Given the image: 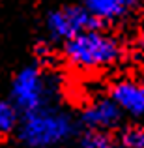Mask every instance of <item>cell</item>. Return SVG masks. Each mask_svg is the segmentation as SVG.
I'll return each instance as SVG.
<instances>
[{"mask_svg": "<svg viewBox=\"0 0 144 148\" xmlns=\"http://www.w3.org/2000/svg\"><path fill=\"white\" fill-rule=\"evenodd\" d=\"M62 58L71 68L83 71H103L118 66L126 56L122 40L114 34L94 26L73 36L60 45Z\"/></svg>", "mask_w": 144, "mask_h": 148, "instance_id": "1", "label": "cell"}, {"mask_svg": "<svg viewBox=\"0 0 144 148\" xmlns=\"http://www.w3.org/2000/svg\"><path fill=\"white\" fill-rule=\"evenodd\" d=\"M79 122L53 103L26 111L21 114V122L15 131V139L23 146L30 148H49L60 146L77 137Z\"/></svg>", "mask_w": 144, "mask_h": 148, "instance_id": "2", "label": "cell"}, {"mask_svg": "<svg viewBox=\"0 0 144 148\" xmlns=\"http://www.w3.org/2000/svg\"><path fill=\"white\" fill-rule=\"evenodd\" d=\"M54 83L41 62H30L13 73L10 83V98L21 112L34 111L53 103Z\"/></svg>", "mask_w": 144, "mask_h": 148, "instance_id": "3", "label": "cell"}, {"mask_svg": "<svg viewBox=\"0 0 144 148\" xmlns=\"http://www.w3.org/2000/svg\"><path fill=\"white\" fill-rule=\"evenodd\" d=\"M94 26H101L94 15L86 10L81 2L60 4L45 11L43 15V30L45 38L51 40L54 45L64 43L73 36L84 32Z\"/></svg>", "mask_w": 144, "mask_h": 148, "instance_id": "4", "label": "cell"}, {"mask_svg": "<svg viewBox=\"0 0 144 148\" xmlns=\"http://www.w3.org/2000/svg\"><path fill=\"white\" fill-rule=\"evenodd\" d=\"M124 112L111 96H99L90 99L79 114V124L88 130H103V131H114L122 126Z\"/></svg>", "mask_w": 144, "mask_h": 148, "instance_id": "5", "label": "cell"}, {"mask_svg": "<svg viewBox=\"0 0 144 148\" xmlns=\"http://www.w3.org/2000/svg\"><path fill=\"white\" fill-rule=\"evenodd\" d=\"M109 96L122 109L124 116L144 120V84L141 79H118L111 84Z\"/></svg>", "mask_w": 144, "mask_h": 148, "instance_id": "6", "label": "cell"}, {"mask_svg": "<svg viewBox=\"0 0 144 148\" xmlns=\"http://www.w3.org/2000/svg\"><path fill=\"white\" fill-rule=\"evenodd\" d=\"M88 11L101 23H118L133 11L127 0H79Z\"/></svg>", "mask_w": 144, "mask_h": 148, "instance_id": "7", "label": "cell"}, {"mask_svg": "<svg viewBox=\"0 0 144 148\" xmlns=\"http://www.w3.org/2000/svg\"><path fill=\"white\" fill-rule=\"evenodd\" d=\"M23 112L10 98H0V139L15 137Z\"/></svg>", "mask_w": 144, "mask_h": 148, "instance_id": "8", "label": "cell"}, {"mask_svg": "<svg viewBox=\"0 0 144 148\" xmlns=\"http://www.w3.org/2000/svg\"><path fill=\"white\" fill-rule=\"evenodd\" d=\"M79 145L86 148H109L114 145V139H112L111 131L84 127V131L79 135Z\"/></svg>", "mask_w": 144, "mask_h": 148, "instance_id": "9", "label": "cell"}, {"mask_svg": "<svg viewBox=\"0 0 144 148\" xmlns=\"http://www.w3.org/2000/svg\"><path fill=\"white\" fill-rule=\"evenodd\" d=\"M120 145L127 148H144V127L142 126H127L120 131Z\"/></svg>", "mask_w": 144, "mask_h": 148, "instance_id": "10", "label": "cell"}, {"mask_svg": "<svg viewBox=\"0 0 144 148\" xmlns=\"http://www.w3.org/2000/svg\"><path fill=\"white\" fill-rule=\"evenodd\" d=\"M127 2H129V6L133 8V10H137V8H141L144 4V0H127Z\"/></svg>", "mask_w": 144, "mask_h": 148, "instance_id": "11", "label": "cell"}, {"mask_svg": "<svg viewBox=\"0 0 144 148\" xmlns=\"http://www.w3.org/2000/svg\"><path fill=\"white\" fill-rule=\"evenodd\" d=\"M141 83L144 84V69H142V71H141Z\"/></svg>", "mask_w": 144, "mask_h": 148, "instance_id": "12", "label": "cell"}]
</instances>
